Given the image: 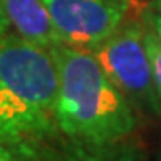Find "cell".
<instances>
[{"label":"cell","mask_w":161,"mask_h":161,"mask_svg":"<svg viewBox=\"0 0 161 161\" xmlns=\"http://www.w3.org/2000/svg\"><path fill=\"white\" fill-rule=\"evenodd\" d=\"M11 31H13L11 22H9V18L6 16V13L2 11V7H0V48H2L4 41H6V38L9 36Z\"/></svg>","instance_id":"30bf717a"},{"label":"cell","mask_w":161,"mask_h":161,"mask_svg":"<svg viewBox=\"0 0 161 161\" xmlns=\"http://www.w3.org/2000/svg\"><path fill=\"white\" fill-rule=\"evenodd\" d=\"M0 7L9 18L13 31L22 38L50 48L59 43L41 0H0Z\"/></svg>","instance_id":"5b68a950"},{"label":"cell","mask_w":161,"mask_h":161,"mask_svg":"<svg viewBox=\"0 0 161 161\" xmlns=\"http://www.w3.org/2000/svg\"><path fill=\"white\" fill-rule=\"evenodd\" d=\"M0 161H36V154L0 145Z\"/></svg>","instance_id":"ba28073f"},{"label":"cell","mask_w":161,"mask_h":161,"mask_svg":"<svg viewBox=\"0 0 161 161\" xmlns=\"http://www.w3.org/2000/svg\"><path fill=\"white\" fill-rule=\"evenodd\" d=\"M58 134L54 52L11 31L0 48V145L36 154Z\"/></svg>","instance_id":"6da1fadb"},{"label":"cell","mask_w":161,"mask_h":161,"mask_svg":"<svg viewBox=\"0 0 161 161\" xmlns=\"http://www.w3.org/2000/svg\"><path fill=\"white\" fill-rule=\"evenodd\" d=\"M59 43L92 50L140 11L138 0H41Z\"/></svg>","instance_id":"277c9868"},{"label":"cell","mask_w":161,"mask_h":161,"mask_svg":"<svg viewBox=\"0 0 161 161\" xmlns=\"http://www.w3.org/2000/svg\"><path fill=\"white\" fill-rule=\"evenodd\" d=\"M147 25L161 38V0H154V6L147 11Z\"/></svg>","instance_id":"9c48e42d"},{"label":"cell","mask_w":161,"mask_h":161,"mask_svg":"<svg viewBox=\"0 0 161 161\" xmlns=\"http://www.w3.org/2000/svg\"><path fill=\"white\" fill-rule=\"evenodd\" d=\"M145 47H147V54H149V61H150L154 90L158 93V98H159L161 104V38L149 25H147V31H145Z\"/></svg>","instance_id":"52a82bcc"},{"label":"cell","mask_w":161,"mask_h":161,"mask_svg":"<svg viewBox=\"0 0 161 161\" xmlns=\"http://www.w3.org/2000/svg\"><path fill=\"white\" fill-rule=\"evenodd\" d=\"M58 64L59 134L80 145L122 143L136 129V113L88 48L52 47Z\"/></svg>","instance_id":"7a4b0ae2"},{"label":"cell","mask_w":161,"mask_h":161,"mask_svg":"<svg viewBox=\"0 0 161 161\" xmlns=\"http://www.w3.org/2000/svg\"><path fill=\"white\" fill-rule=\"evenodd\" d=\"M145 25L132 16L122 23L92 52L115 86L127 100L143 111L158 113L161 104L152 82L150 61L145 47Z\"/></svg>","instance_id":"3957f363"},{"label":"cell","mask_w":161,"mask_h":161,"mask_svg":"<svg viewBox=\"0 0 161 161\" xmlns=\"http://www.w3.org/2000/svg\"><path fill=\"white\" fill-rule=\"evenodd\" d=\"M61 161H147L143 152L127 142L104 147H92L68 142V149L63 152Z\"/></svg>","instance_id":"8992f818"}]
</instances>
